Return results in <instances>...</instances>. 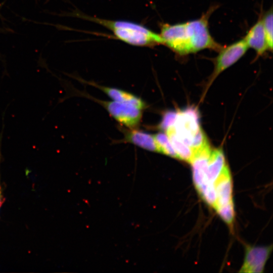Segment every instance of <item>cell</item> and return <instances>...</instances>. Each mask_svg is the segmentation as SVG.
<instances>
[{
    "label": "cell",
    "instance_id": "8992f818",
    "mask_svg": "<svg viewBox=\"0 0 273 273\" xmlns=\"http://www.w3.org/2000/svg\"><path fill=\"white\" fill-rule=\"evenodd\" d=\"M272 246L246 248L244 263L239 270L240 272H263L265 263L269 258Z\"/></svg>",
    "mask_w": 273,
    "mask_h": 273
},
{
    "label": "cell",
    "instance_id": "7c38bea8",
    "mask_svg": "<svg viewBox=\"0 0 273 273\" xmlns=\"http://www.w3.org/2000/svg\"><path fill=\"white\" fill-rule=\"evenodd\" d=\"M165 132L177 155L178 159L190 163L194 154L193 150L178 140L170 129H167Z\"/></svg>",
    "mask_w": 273,
    "mask_h": 273
},
{
    "label": "cell",
    "instance_id": "7a4b0ae2",
    "mask_svg": "<svg viewBox=\"0 0 273 273\" xmlns=\"http://www.w3.org/2000/svg\"><path fill=\"white\" fill-rule=\"evenodd\" d=\"M91 19L110 30L116 38L128 44L142 47L163 44L159 34L140 24L125 20Z\"/></svg>",
    "mask_w": 273,
    "mask_h": 273
},
{
    "label": "cell",
    "instance_id": "6da1fadb",
    "mask_svg": "<svg viewBox=\"0 0 273 273\" xmlns=\"http://www.w3.org/2000/svg\"><path fill=\"white\" fill-rule=\"evenodd\" d=\"M216 7H211L200 18L174 24H163L159 33L163 44L175 53L185 56L205 49L219 51L222 47L211 36L208 20Z\"/></svg>",
    "mask_w": 273,
    "mask_h": 273
},
{
    "label": "cell",
    "instance_id": "ba28073f",
    "mask_svg": "<svg viewBox=\"0 0 273 273\" xmlns=\"http://www.w3.org/2000/svg\"><path fill=\"white\" fill-rule=\"evenodd\" d=\"M226 165L222 149L211 151L206 170V185L199 193L201 196L214 189V183Z\"/></svg>",
    "mask_w": 273,
    "mask_h": 273
},
{
    "label": "cell",
    "instance_id": "277c9868",
    "mask_svg": "<svg viewBox=\"0 0 273 273\" xmlns=\"http://www.w3.org/2000/svg\"><path fill=\"white\" fill-rule=\"evenodd\" d=\"M98 102L115 119L129 129H135L140 124L142 118V109L128 103L113 100Z\"/></svg>",
    "mask_w": 273,
    "mask_h": 273
},
{
    "label": "cell",
    "instance_id": "9c48e42d",
    "mask_svg": "<svg viewBox=\"0 0 273 273\" xmlns=\"http://www.w3.org/2000/svg\"><path fill=\"white\" fill-rule=\"evenodd\" d=\"M243 39L248 48H251L255 51L257 56H261L269 51L261 16L249 30Z\"/></svg>",
    "mask_w": 273,
    "mask_h": 273
},
{
    "label": "cell",
    "instance_id": "5b68a950",
    "mask_svg": "<svg viewBox=\"0 0 273 273\" xmlns=\"http://www.w3.org/2000/svg\"><path fill=\"white\" fill-rule=\"evenodd\" d=\"M248 49L243 39L237 41L218 51L215 59L214 69L211 78L212 81L222 71L234 64L246 53Z\"/></svg>",
    "mask_w": 273,
    "mask_h": 273
},
{
    "label": "cell",
    "instance_id": "8fae6325",
    "mask_svg": "<svg viewBox=\"0 0 273 273\" xmlns=\"http://www.w3.org/2000/svg\"><path fill=\"white\" fill-rule=\"evenodd\" d=\"M124 141L146 150L158 152L153 135L145 131L130 129L125 134Z\"/></svg>",
    "mask_w": 273,
    "mask_h": 273
},
{
    "label": "cell",
    "instance_id": "4fadbf2b",
    "mask_svg": "<svg viewBox=\"0 0 273 273\" xmlns=\"http://www.w3.org/2000/svg\"><path fill=\"white\" fill-rule=\"evenodd\" d=\"M158 152L178 159L170 141L166 133L159 132L153 135Z\"/></svg>",
    "mask_w": 273,
    "mask_h": 273
},
{
    "label": "cell",
    "instance_id": "52a82bcc",
    "mask_svg": "<svg viewBox=\"0 0 273 273\" xmlns=\"http://www.w3.org/2000/svg\"><path fill=\"white\" fill-rule=\"evenodd\" d=\"M216 201L214 207L216 210L221 207L233 204V186L229 167L225 166L214 183Z\"/></svg>",
    "mask_w": 273,
    "mask_h": 273
},
{
    "label": "cell",
    "instance_id": "2e32d148",
    "mask_svg": "<svg viewBox=\"0 0 273 273\" xmlns=\"http://www.w3.org/2000/svg\"><path fill=\"white\" fill-rule=\"evenodd\" d=\"M176 114L177 112H167L163 117L159 125V128L165 131L173 126L176 119Z\"/></svg>",
    "mask_w": 273,
    "mask_h": 273
},
{
    "label": "cell",
    "instance_id": "3957f363",
    "mask_svg": "<svg viewBox=\"0 0 273 273\" xmlns=\"http://www.w3.org/2000/svg\"><path fill=\"white\" fill-rule=\"evenodd\" d=\"M169 128L194 153L208 144L200 127L199 115L196 108L190 107L177 112L174 123Z\"/></svg>",
    "mask_w": 273,
    "mask_h": 273
},
{
    "label": "cell",
    "instance_id": "30bf717a",
    "mask_svg": "<svg viewBox=\"0 0 273 273\" xmlns=\"http://www.w3.org/2000/svg\"><path fill=\"white\" fill-rule=\"evenodd\" d=\"M89 83L102 90L113 101L128 103L142 110L146 107L144 101L131 93L116 88L102 86L95 83Z\"/></svg>",
    "mask_w": 273,
    "mask_h": 273
},
{
    "label": "cell",
    "instance_id": "5bb4252c",
    "mask_svg": "<svg viewBox=\"0 0 273 273\" xmlns=\"http://www.w3.org/2000/svg\"><path fill=\"white\" fill-rule=\"evenodd\" d=\"M272 10L271 8L267 11L263 16H261V19L263 26L266 37L267 45L269 50L271 51L272 50Z\"/></svg>",
    "mask_w": 273,
    "mask_h": 273
},
{
    "label": "cell",
    "instance_id": "9a60e30c",
    "mask_svg": "<svg viewBox=\"0 0 273 273\" xmlns=\"http://www.w3.org/2000/svg\"><path fill=\"white\" fill-rule=\"evenodd\" d=\"M216 211L226 223L229 225L232 224L234 217L233 203L219 208Z\"/></svg>",
    "mask_w": 273,
    "mask_h": 273
},
{
    "label": "cell",
    "instance_id": "e0dca14e",
    "mask_svg": "<svg viewBox=\"0 0 273 273\" xmlns=\"http://www.w3.org/2000/svg\"><path fill=\"white\" fill-rule=\"evenodd\" d=\"M3 129H2V130L0 133V164L1 161V158H2V153H1V146H2V138H3ZM4 198L3 196V193H2V189L1 186V174H0V208L1 206L3 205V202H4Z\"/></svg>",
    "mask_w": 273,
    "mask_h": 273
}]
</instances>
